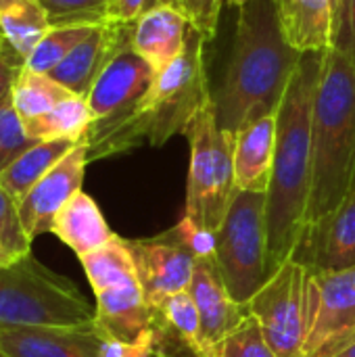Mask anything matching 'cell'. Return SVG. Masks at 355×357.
<instances>
[{"label":"cell","mask_w":355,"mask_h":357,"mask_svg":"<svg viewBox=\"0 0 355 357\" xmlns=\"http://www.w3.org/2000/svg\"><path fill=\"white\" fill-rule=\"evenodd\" d=\"M203 46V36L192 27L182 54L167 69L157 73L153 88L130 119L98 146L88 149V159L113 157L138 146L140 142L161 146L172 136L186 134L197 115L211 100Z\"/></svg>","instance_id":"cell-4"},{"label":"cell","mask_w":355,"mask_h":357,"mask_svg":"<svg viewBox=\"0 0 355 357\" xmlns=\"http://www.w3.org/2000/svg\"><path fill=\"white\" fill-rule=\"evenodd\" d=\"M100 25V23H98ZM96 25H67V27H50L46 36L36 44L29 56L23 61V67L36 73H50L56 65H61L67 54L86 40Z\"/></svg>","instance_id":"cell-28"},{"label":"cell","mask_w":355,"mask_h":357,"mask_svg":"<svg viewBox=\"0 0 355 357\" xmlns=\"http://www.w3.org/2000/svg\"><path fill=\"white\" fill-rule=\"evenodd\" d=\"M92 121L94 115L90 111L88 100L84 96L71 94L46 115L23 123V128L27 136L33 138L36 142H44V140L84 142L88 138Z\"/></svg>","instance_id":"cell-25"},{"label":"cell","mask_w":355,"mask_h":357,"mask_svg":"<svg viewBox=\"0 0 355 357\" xmlns=\"http://www.w3.org/2000/svg\"><path fill=\"white\" fill-rule=\"evenodd\" d=\"M188 293L197 305L203 345L209 357H216L224 339L249 316L247 307L236 303L228 293L216 257L197 259Z\"/></svg>","instance_id":"cell-13"},{"label":"cell","mask_w":355,"mask_h":357,"mask_svg":"<svg viewBox=\"0 0 355 357\" xmlns=\"http://www.w3.org/2000/svg\"><path fill=\"white\" fill-rule=\"evenodd\" d=\"M4 46H6V42H4V40H2V38H0V50H2V48H4Z\"/></svg>","instance_id":"cell-42"},{"label":"cell","mask_w":355,"mask_h":357,"mask_svg":"<svg viewBox=\"0 0 355 357\" xmlns=\"http://www.w3.org/2000/svg\"><path fill=\"white\" fill-rule=\"evenodd\" d=\"M0 245L13 259H21L31 253V241L27 238L17 201L0 186Z\"/></svg>","instance_id":"cell-32"},{"label":"cell","mask_w":355,"mask_h":357,"mask_svg":"<svg viewBox=\"0 0 355 357\" xmlns=\"http://www.w3.org/2000/svg\"><path fill=\"white\" fill-rule=\"evenodd\" d=\"M184 4L192 27L203 36L205 42H209L216 36L220 8L224 0H184Z\"/></svg>","instance_id":"cell-34"},{"label":"cell","mask_w":355,"mask_h":357,"mask_svg":"<svg viewBox=\"0 0 355 357\" xmlns=\"http://www.w3.org/2000/svg\"><path fill=\"white\" fill-rule=\"evenodd\" d=\"M224 2H228L230 6H241V4H245L247 0H224Z\"/></svg>","instance_id":"cell-41"},{"label":"cell","mask_w":355,"mask_h":357,"mask_svg":"<svg viewBox=\"0 0 355 357\" xmlns=\"http://www.w3.org/2000/svg\"><path fill=\"white\" fill-rule=\"evenodd\" d=\"M333 46L355 50V0H343L341 15L333 33Z\"/></svg>","instance_id":"cell-36"},{"label":"cell","mask_w":355,"mask_h":357,"mask_svg":"<svg viewBox=\"0 0 355 357\" xmlns=\"http://www.w3.org/2000/svg\"><path fill=\"white\" fill-rule=\"evenodd\" d=\"M324 52H305L276 113V155L266 192L268 266L295 257L305 234L314 176V105Z\"/></svg>","instance_id":"cell-1"},{"label":"cell","mask_w":355,"mask_h":357,"mask_svg":"<svg viewBox=\"0 0 355 357\" xmlns=\"http://www.w3.org/2000/svg\"><path fill=\"white\" fill-rule=\"evenodd\" d=\"M355 333V266L310 270V314L303 357H316Z\"/></svg>","instance_id":"cell-11"},{"label":"cell","mask_w":355,"mask_h":357,"mask_svg":"<svg viewBox=\"0 0 355 357\" xmlns=\"http://www.w3.org/2000/svg\"><path fill=\"white\" fill-rule=\"evenodd\" d=\"M36 140L27 136L21 117L17 115L10 96L0 102V176L6 172V167L23 155L29 146H33Z\"/></svg>","instance_id":"cell-30"},{"label":"cell","mask_w":355,"mask_h":357,"mask_svg":"<svg viewBox=\"0 0 355 357\" xmlns=\"http://www.w3.org/2000/svg\"><path fill=\"white\" fill-rule=\"evenodd\" d=\"M276 155V115L247 123L234 138L236 190L268 192Z\"/></svg>","instance_id":"cell-19"},{"label":"cell","mask_w":355,"mask_h":357,"mask_svg":"<svg viewBox=\"0 0 355 357\" xmlns=\"http://www.w3.org/2000/svg\"><path fill=\"white\" fill-rule=\"evenodd\" d=\"M71 140H44L19 155L0 176V186L17 201L21 199L75 146Z\"/></svg>","instance_id":"cell-23"},{"label":"cell","mask_w":355,"mask_h":357,"mask_svg":"<svg viewBox=\"0 0 355 357\" xmlns=\"http://www.w3.org/2000/svg\"><path fill=\"white\" fill-rule=\"evenodd\" d=\"M316 357H355V333L345 337L343 341L335 343L333 347H328L326 351L318 354Z\"/></svg>","instance_id":"cell-38"},{"label":"cell","mask_w":355,"mask_h":357,"mask_svg":"<svg viewBox=\"0 0 355 357\" xmlns=\"http://www.w3.org/2000/svg\"><path fill=\"white\" fill-rule=\"evenodd\" d=\"M111 0H40L50 27L107 23Z\"/></svg>","instance_id":"cell-29"},{"label":"cell","mask_w":355,"mask_h":357,"mask_svg":"<svg viewBox=\"0 0 355 357\" xmlns=\"http://www.w3.org/2000/svg\"><path fill=\"white\" fill-rule=\"evenodd\" d=\"M186 136L190 140V169L184 215L218 232L236 192V182L234 138L220 130L213 98L197 115Z\"/></svg>","instance_id":"cell-7"},{"label":"cell","mask_w":355,"mask_h":357,"mask_svg":"<svg viewBox=\"0 0 355 357\" xmlns=\"http://www.w3.org/2000/svg\"><path fill=\"white\" fill-rule=\"evenodd\" d=\"M153 347L157 357H209L197 305L188 291L169 297L153 312Z\"/></svg>","instance_id":"cell-18"},{"label":"cell","mask_w":355,"mask_h":357,"mask_svg":"<svg viewBox=\"0 0 355 357\" xmlns=\"http://www.w3.org/2000/svg\"><path fill=\"white\" fill-rule=\"evenodd\" d=\"M216 357H278L268 345L262 326L253 316H247L220 345Z\"/></svg>","instance_id":"cell-31"},{"label":"cell","mask_w":355,"mask_h":357,"mask_svg":"<svg viewBox=\"0 0 355 357\" xmlns=\"http://www.w3.org/2000/svg\"><path fill=\"white\" fill-rule=\"evenodd\" d=\"M278 357H303L310 314V268L287 259L245 305Z\"/></svg>","instance_id":"cell-8"},{"label":"cell","mask_w":355,"mask_h":357,"mask_svg":"<svg viewBox=\"0 0 355 357\" xmlns=\"http://www.w3.org/2000/svg\"><path fill=\"white\" fill-rule=\"evenodd\" d=\"M82 268L86 272V278L94 291V295L117 287L121 282L134 280L136 276V266L132 259V253L126 245V238L113 236L105 247L80 257Z\"/></svg>","instance_id":"cell-27"},{"label":"cell","mask_w":355,"mask_h":357,"mask_svg":"<svg viewBox=\"0 0 355 357\" xmlns=\"http://www.w3.org/2000/svg\"><path fill=\"white\" fill-rule=\"evenodd\" d=\"M312 272H335L355 266V186L316 236L312 247L299 257Z\"/></svg>","instance_id":"cell-21"},{"label":"cell","mask_w":355,"mask_h":357,"mask_svg":"<svg viewBox=\"0 0 355 357\" xmlns=\"http://www.w3.org/2000/svg\"><path fill=\"white\" fill-rule=\"evenodd\" d=\"M94 297V324L103 335L123 343H136L151 335L153 310L144 299L138 278L111 287Z\"/></svg>","instance_id":"cell-17"},{"label":"cell","mask_w":355,"mask_h":357,"mask_svg":"<svg viewBox=\"0 0 355 357\" xmlns=\"http://www.w3.org/2000/svg\"><path fill=\"white\" fill-rule=\"evenodd\" d=\"M10 261H15V259L6 253V249L0 245V264H10Z\"/></svg>","instance_id":"cell-40"},{"label":"cell","mask_w":355,"mask_h":357,"mask_svg":"<svg viewBox=\"0 0 355 357\" xmlns=\"http://www.w3.org/2000/svg\"><path fill=\"white\" fill-rule=\"evenodd\" d=\"M0 357H8V356H6V354H4V351L0 349Z\"/></svg>","instance_id":"cell-43"},{"label":"cell","mask_w":355,"mask_h":357,"mask_svg":"<svg viewBox=\"0 0 355 357\" xmlns=\"http://www.w3.org/2000/svg\"><path fill=\"white\" fill-rule=\"evenodd\" d=\"M96 310L65 276L42 266L31 253L0 264V328L82 326Z\"/></svg>","instance_id":"cell-5"},{"label":"cell","mask_w":355,"mask_h":357,"mask_svg":"<svg viewBox=\"0 0 355 357\" xmlns=\"http://www.w3.org/2000/svg\"><path fill=\"white\" fill-rule=\"evenodd\" d=\"M301 59L285 38L274 0L241 4L226 75L211 94L220 130L236 138L253 119L276 115Z\"/></svg>","instance_id":"cell-2"},{"label":"cell","mask_w":355,"mask_h":357,"mask_svg":"<svg viewBox=\"0 0 355 357\" xmlns=\"http://www.w3.org/2000/svg\"><path fill=\"white\" fill-rule=\"evenodd\" d=\"M132 40V23H100L48 75L77 96H88L109 61Z\"/></svg>","instance_id":"cell-15"},{"label":"cell","mask_w":355,"mask_h":357,"mask_svg":"<svg viewBox=\"0 0 355 357\" xmlns=\"http://www.w3.org/2000/svg\"><path fill=\"white\" fill-rule=\"evenodd\" d=\"M103 331L82 326H21L0 328V349L8 357H100Z\"/></svg>","instance_id":"cell-14"},{"label":"cell","mask_w":355,"mask_h":357,"mask_svg":"<svg viewBox=\"0 0 355 357\" xmlns=\"http://www.w3.org/2000/svg\"><path fill=\"white\" fill-rule=\"evenodd\" d=\"M331 4H333V33H335V27H337L339 15H341V6H343V0H331Z\"/></svg>","instance_id":"cell-39"},{"label":"cell","mask_w":355,"mask_h":357,"mask_svg":"<svg viewBox=\"0 0 355 357\" xmlns=\"http://www.w3.org/2000/svg\"><path fill=\"white\" fill-rule=\"evenodd\" d=\"M73 92L63 88L48 73H36L21 67L10 90V100L21 121L27 123L52 111L59 102H63Z\"/></svg>","instance_id":"cell-26"},{"label":"cell","mask_w":355,"mask_h":357,"mask_svg":"<svg viewBox=\"0 0 355 357\" xmlns=\"http://www.w3.org/2000/svg\"><path fill=\"white\" fill-rule=\"evenodd\" d=\"M192 23L188 15L174 6H159L132 23V48L161 73L184 50Z\"/></svg>","instance_id":"cell-16"},{"label":"cell","mask_w":355,"mask_h":357,"mask_svg":"<svg viewBox=\"0 0 355 357\" xmlns=\"http://www.w3.org/2000/svg\"><path fill=\"white\" fill-rule=\"evenodd\" d=\"M48 29V15L40 0H0V33L21 63Z\"/></svg>","instance_id":"cell-24"},{"label":"cell","mask_w":355,"mask_h":357,"mask_svg":"<svg viewBox=\"0 0 355 357\" xmlns=\"http://www.w3.org/2000/svg\"><path fill=\"white\" fill-rule=\"evenodd\" d=\"M23 63L21 59L8 48V44L0 50V102L6 100L10 96V90H13V84L21 71Z\"/></svg>","instance_id":"cell-37"},{"label":"cell","mask_w":355,"mask_h":357,"mask_svg":"<svg viewBox=\"0 0 355 357\" xmlns=\"http://www.w3.org/2000/svg\"><path fill=\"white\" fill-rule=\"evenodd\" d=\"M61 243H65L77 257H84L105 247L115 234L111 232L96 201L80 190L54 218L50 230Z\"/></svg>","instance_id":"cell-22"},{"label":"cell","mask_w":355,"mask_h":357,"mask_svg":"<svg viewBox=\"0 0 355 357\" xmlns=\"http://www.w3.org/2000/svg\"><path fill=\"white\" fill-rule=\"evenodd\" d=\"M285 38L299 52H326L333 48L331 0H274Z\"/></svg>","instance_id":"cell-20"},{"label":"cell","mask_w":355,"mask_h":357,"mask_svg":"<svg viewBox=\"0 0 355 357\" xmlns=\"http://www.w3.org/2000/svg\"><path fill=\"white\" fill-rule=\"evenodd\" d=\"M100 357H157L155 356V347H153V331L146 339L136 341V343L115 341V339H109L105 335Z\"/></svg>","instance_id":"cell-35"},{"label":"cell","mask_w":355,"mask_h":357,"mask_svg":"<svg viewBox=\"0 0 355 357\" xmlns=\"http://www.w3.org/2000/svg\"><path fill=\"white\" fill-rule=\"evenodd\" d=\"M88 159V144L77 142L19 203V218L27 238L50 232L56 213L82 190Z\"/></svg>","instance_id":"cell-12"},{"label":"cell","mask_w":355,"mask_h":357,"mask_svg":"<svg viewBox=\"0 0 355 357\" xmlns=\"http://www.w3.org/2000/svg\"><path fill=\"white\" fill-rule=\"evenodd\" d=\"M355 186V50L324 52L314 105V176L301 257Z\"/></svg>","instance_id":"cell-3"},{"label":"cell","mask_w":355,"mask_h":357,"mask_svg":"<svg viewBox=\"0 0 355 357\" xmlns=\"http://www.w3.org/2000/svg\"><path fill=\"white\" fill-rule=\"evenodd\" d=\"M0 38H2V33H0ZM2 40H4V38H2Z\"/></svg>","instance_id":"cell-44"},{"label":"cell","mask_w":355,"mask_h":357,"mask_svg":"<svg viewBox=\"0 0 355 357\" xmlns=\"http://www.w3.org/2000/svg\"><path fill=\"white\" fill-rule=\"evenodd\" d=\"M155 77V69L132 48V40L119 48L86 96L94 115L86 138L88 149L98 146L130 119L153 88Z\"/></svg>","instance_id":"cell-9"},{"label":"cell","mask_w":355,"mask_h":357,"mask_svg":"<svg viewBox=\"0 0 355 357\" xmlns=\"http://www.w3.org/2000/svg\"><path fill=\"white\" fill-rule=\"evenodd\" d=\"M159 6H174L186 13L184 0H111L107 21L111 23H134L144 13L159 8Z\"/></svg>","instance_id":"cell-33"},{"label":"cell","mask_w":355,"mask_h":357,"mask_svg":"<svg viewBox=\"0 0 355 357\" xmlns=\"http://www.w3.org/2000/svg\"><path fill=\"white\" fill-rule=\"evenodd\" d=\"M149 307L159 310L169 297L188 291L197 257L174 228L153 238H126Z\"/></svg>","instance_id":"cell-10"},{"label":"cell","mask_w":355,"mask_h":357,"mask_svg":"<svg viewBox=\"0 0 355 357\" xmlns=\"http://www.w3.org/2000/svg\"><path fill=\"white\" fill-rule=\"evenodd\" d=\"M266 192L236 190L216 232V261L232 299L247 305L270 278Z\"/></svg>","instance_id":"cell-6"}]
</instances>
